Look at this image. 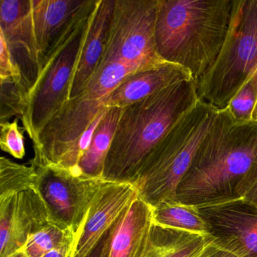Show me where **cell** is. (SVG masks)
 <instances>
[{"label": "cell", "instance_id": "cell-1", "mask_svg": "<svg viewBox=\"0 0 257 257\" xmlns=\"http://www.w3.org/2000/svg\"><path fill=\"white\" fill-rule=\"evenodd\" d=\"M257 162V121L238 124L219 110L177 191V199L200 207L238 198L237 186Z\"/></svg>", "mask_w": 257, "mask_h": 257}, {"label": "cell", "instance_id": "cell-2", "mask_svg": "<svg viewBox=\"0 0 257 257\" xmlns=\"http://www.w3.org/2000/svg\"><path fill=\"white\" fill-rule=\"evenodd\" d=\"M198 100L196 83L190 79L122 108L105 161L103 180L134 184L150 153Z\"/></svg>", "mask_w": 257, "mask_h": 257}, {"label": "cell", "instance_id": "cell-3", "mask_svg": "<svg viewBox=\"0 0 257 257\" xmlns=\"http://www.w3.org/2000/svg\"><path fill=\"white\" fill-rule=\"evenodd\" d=\"M232 7L233 0H159L155 37L159 57L186 69L196 83L220 53Z\"/></svg>", "mask_w": 257, "mask_h": 257}, {"label": "cell", "instance_id": "cell-4", "mask_svg": "<svg viewBox=\"0 0 257 257\" xmlns=\"http://www.w3.org/2000/svg\"><path fill=\"white\" fill-rule=\"evenodd\" d=\"M219 111L198 100L150 153L134 185L151 206L177 201L179 184L187 172Z\"/></svg>", "mask_w": 257, "mask_h": 257}, {"label": "cell", "instance_id": "cell-5", "mask_svg": "<svg viewBox=\"0 0 257 257\" xmlns=\"http://www.w3.org/2000/svg\"><path fill=\"white\" fill-rule=\"evenodd\" d=\"M135 71L118 61L99 65L84 92L70 99L42 129L33 144L31 165H59L96 118L107 109L103 106L106 96Z\"/></svg>", "mask_w": 257, "mask_h": 257}, {"label": "cell", "instance_id": "cell-6", "mask_svg": "<svg viewBox=\"0 0 257 257\" xmlns=\"http://www.w3.org/2000/svg\"><path fill=\"white\" fill-rule=\"evenodd\" d=\"M257 70V0H233L225 43L211 68L196 82L200 100L225 109Z\"/></svg>", "mask_w": 257, "mask_h": 257}, {"label": "cell", "instance_id": "cell-7", "mask_svg": "<svg viewBox=\"0 0 257 257\" xmlns=\"http://www.w3.org/2000/svg\"><path fill=\"white\" fill-rule=\"evenodd\" d=\"M92 13L46 58L28 93L22 121L33 144L49 120L70 100L73 73Z\"/></svg>", "mask_w": 257, "mask_h": 257}, {"label": "cell", "instance_id": "cell-8", "mask_svg": "<svg viewBox=\"0 0 257 257\" xmlns=\"http://www.w3.org/2000/svg\"><path fill=\"white\" fill-rule=\"evenodd\" d=\"M158 3L159 0H115L99 65L118 61L139 70L165 62L156 49Z\"/></svg>", "mask_w": 257, "mask_h": 257}, {"label": "cell", "instance_id": "cell-9", "mask_svg": "<svg viewBox=\"0 0 257 257\" xmlns=\"http://www.w3.org/2000/svg\"><path fill=\"white\" fill-rule=\"evenodd\" d=\"M34 167L37 175L36 188L52 219L76 234L103 179L79 175L56 165Z\"/></svg>", "mask_w": 257, "mask_h": 257}, {"label": "cell", "instance_id": "cell-10", "mask_svg": "<svg viewBox=\"0 0 257 257\" xmlns=\"http://www.w3.org/2000/svg\"><path fill=\"white\" fill-rule=\"evenodd\" d=\"M217 247L237 257H257V205L243 198L197 207Z\"/></svg>", "mask_w": 257, "mask_h": 257}, {"label": "cell", "instance_id": "cell-11", "mask_svg": "<svg viewBox=\"0 0 257 257\" xmlns=\"http://www.w3.org/2000/svg\"><path fill=\"white\" fill-rule=\"evenodd\" d=\"M138 197L132 183L103 180L75 236L70 257H87Z\"/></svg>", "mask_w": 257, "mask_h": 257}, {"label": "cell", "instance_id": "cell-12", "mask_svg": "<svg viewBox=\"0 0 257 257\" xmlns=\"http://www.w3.org/2000/svg\"><path fill=\"white\" fill-rule=\"evenodd\" d=\"M52 222H55L36 187L0 198V257L22 250L31 234Z\"/></svg>", "mask_w": 257, "mask_h": 257}, {"label": "cell", "instance_id": "cell-13", "mask_svg": "<svg viewBox=\"0 0 257 257\" xmlns=\"http://www.w3.org/2000/svg\"><path fill=\"white\" fill-rule=\"evenodd\" d=\"M97 1L31 0V21L39 69L55 47L91 14Z\"/></svg>", "mask_w": 257, "mask_h": 257}, {"label": "cell", "instance_id": "cell-14", "mask_svg": "<svg viewBox=\"0 0 257 257\" xmlns=\"http://www.w3.org/2000/svg\"><path fill=\"white\" fill-rule=\"evenodd\" d=\"M31 0H0V33L10 48L29 92L38 77V52L31 15Z\"/></svg>", "mask_w": 257, "mask_h": 257}, {"label": "cell", "instance_id": "cell-15", "mask_svg": "<svg viewBox=\"0 0 257 257\" xmlns=\"http://www.w3.org/2000/svg\"><path fill=\"white\" fill-rule=\"evenodd\" d=\"M192 79L190 73L177 64L165 62L127 75L103 100L107 109H122L182 81Z\"/></svg>", "mask_w": 257, "mask_h": 257}, {"label": "cell", "instance_id": "cell-16", "mask_svg": "<svg viewBox=\"0 0 257 257\" xmlns=\"http://www.w3.org/2000/svg\"><path fill=\"white\" fill-rule=\"evenodd\" d=\"M115 0H97L90 19L70 85V99L82 94L101 61Z\"/></svg>", "mask_w": 257, "mask_h": 257}, {"label": "cell", "instance_id": "cell-17", "mask_svg": "<svg viewBox=\"0 0 257 257\" xmlns=\"http://www.w3.org/2000/svg\"><path fill=\"white\" fill-rule=\"evenodd\" d=\"M153 225V208L138 195L115 223L107 257H147Z\"/></svg>", "mask_w": 257, "mask_h": 257}, {"label": "cell", "instance_id": "cell-18", "mask_svg": "<svg viewBox=\"0 0 257 257\" xmlns=\"http://www.w3.org/2000/svg\"><path fill=\"white\" fill-rule=\"evenodd\" d=\"M211 243L210 237L153 223L147 257H201Z\"/></svg>", "mask_w": 257, "mask_h": 257}, {"label": "cell", "instance_id": "cell-19", "mask_svg": "<svg viewBox=\"0 0 257 257\" xmlns=\"http://www.w3.org/2000/svg\"><path fill=\"white\" fill-rule=\"evenodd\" d=\"M121 109H109L93 135L87 151L81 158L77 174L91 178L103 179V168Z\"/></svg>", "mask_w": 257, "mask_h": 257}, {"label": "cell", "instance_id": "cell-20", "mask_svg": "<svg viewBox=\"0 0 257 257\" xmlns=\"http://www.w3.org/2000/svg\"><path fill=\"white\" fill-rule=\"evenodd\" d=\"M153 208V223L165 228L209 237V228L198 207L178 201H165Z\"/></svg>", "mask_w": 257, "mask_h": 257}, {"label": "cell", "instance_id": "cell-21", "mask_svg": "<svg viewBox=\"0 0 257 257\" xmlns=\"http://www.w3.org/2000/svg\"><path fill=\"white\" fill-rule=\"evenodd\" d=\"M75 236L70 228L52 222L31 234L22 250L27 257H43L53 249L74 241Z\"/></svg>", "mask_w": 257, "mask_h": 257}, {"label": "cell", "instance_id": "cell-22", "mask_svg": "<svg viewBox=\"0 0 257 257\" xmlns=\"http://www.w3.org/2000/svg\"><path fill=\"white\" fill-rule=\"evenodd\" d=\"M37 177L33 165H20L3 156L0 158V198L36 187Z\"/></svg>", "mask_w": 257, "mask_h": 257}, {"label": "cell", "instance_id": "cell-23", "mask_svg": "<svg viewBox=\"0 0 257 257\" xmlns=\"http://www.w3.org/2000/svg\"><path fill=\"white\" fill-rule=\"evenodd\" d=\"M0 123L12 117L22 120L26 109L28 90L23 82L13 79L0 80Z\"/></svg>", "mask_w": 257, "mask_h": 257}, {"label": "cell", "instance_id": "cell-24", "mask_svg": "<svg viewBox=\"0 0 257 257\" xmlns=\"http://www.w3.org/2000/svg\"><path fill=\"white\" fill-rule=\"evenodd\" d=\"M257 102V70L241 87L225 108L230 116L238 124L252 121V112Z\"/></svg>", "mask_w": 257, "mask_h": 257}, {"label": "cell", "instance_id": "cell-25", "mask_svg": "<svg viewBox=\"0 0 257 257\" xmlns=\"http://www.w3.org/2000/svg\"><path fill=\"white\" fill-rule=\"evenodd\" d=\"M0 147L3 151L18 159L25 156L24 135L16 118L14 121L0 123Z\"/></svg>", "mask_w": 257, "mask_h": 257}, {"label": "cell", "instance_id": "cell-26", "mask_svg": "<svg viewBox=\"0 0 257 257\" xmlns=\"http://www.w3.org/2000/svg\"><path fill=\"white\" fill-rule=\"evenodd\" d=\"M7 79H16L24 83L22 73L13 61L4 36L0 33V80Z\"/></svg>", "mask_w": 257, "mask_h": 257}, {"label": "cell", "instance_id": "cell-27", "mask_svg": "<svg viewBox=\"0 0 257 257\" xmlns=\"http://www.w3.org/2000/svg\"><path fill=\"white\" fill-rule=\"evenodd\" d=\"M237 194L238 198L257 205V162L240 180Z\"/></svg>", "mask_w": 257, "mask_h": 257}, {"label": "cell", "instance_id": "cell-28", "mask_svg": "<svg viewBox=\"0 0 257 257\" xmlns=\"http://www.w3.org/2000/svg\"><path fill=\"white\" fill-rule=\"evenodd\" d=\"M115 225L105 234L97 246L93 249L92 252L87 257H107L109 244H110Z\"/></svg>", "mask_w": 257, "mask_h": 257}, {"label": "cell", "instance_id": "cell-29", "mask_svg": "<svg viewBox=\"0 0 257 257\" xmlns=\"http://www.w3.org/2000/svg\"><path fill=\"white\" fill-rule=\"evenodd\" d=\"M201 257H237L234 254L220 249L213 244V243L209 245L208 247L204 251Z\"/></svg>", "mask_w": 257, "mask_h": 257}, {"label": "cell", "instance_id": "cell-30", "mask_svg": "<svg viewBox=\"0 0 257 257\" xmlns=\"http://www.w3.org/2000/svg\"><path fill=\"white\" fill-rule=\"evenodd\" d=\"M73 242L59 246L51 252H48L43 257H70Z\"/></svg>", "mask_w": 257, "mask_h": 257}, {"label": "cell", "instance_id": "cell-31", "mask_svg": "<svg viewBox=\"0 0 257 257\" xmlns=\"http://www.w3.org/2000/svg\"><path fill=\"white\" fill-rule=\"evenodd\" d=\"M11 257H27V255H25V252L22 249V250L19 251V252L15 253L14 255H12Z\"/></svg>", "mask_w": 257, "mask_h": 257}, {"label": "cell", "instance_id": "cell-32", "mask_svg": "<svg viewBox=\"0 0 257 257\" xmlns=\"http://www.w3.org/2000/svg\"><path fill=\"white\" fill-rule=\"evenodd\" d=\"M252 121H257V102L254 108L253 112H252Z\"/></svg>", "mask_w": 257, "mask_h": 257}]
</instances>
